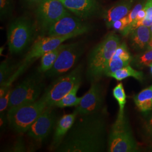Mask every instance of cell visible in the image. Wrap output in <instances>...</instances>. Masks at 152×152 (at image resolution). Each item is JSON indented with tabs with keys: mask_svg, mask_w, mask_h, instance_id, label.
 I'll use <instances>...</instances> for the list:
<instances>
[{
	"mask_svg": "<svg viewBox=\"0 0 152 152\" xmlns=\"http://www.w3.org/2000/svg\"><path fill=\"white\" fill-rule=\"evenodd\" d=\"M84 50V46L80 42L65 45L54 65L44 75L48 78H54L69 72L80 59Z\"/></svg>",
	"mask_w": 152,
	"mask_h": 152,
	"instance_id": "obj_9",
	"label": "cell"
},
{
	"mask_svg": "<svg viewBox=\"0 0 152 152\" xmlns=\"http://www.w3.org/2000/svg\"><path fill=\"white\" fill-rule=\"evenodd\" d=\"M103 90L98 81L91 83L89 90L83 96L80 103L76 107L78 115L90 114L103 110Z\"/></svg>",
	"mask_w": 152,
	"mask_h": 152,
	"instance_id": "obj_13",
	"label": "cell"
},
{
	"mask_svg": "<svg viewBox=\"0 0 152 152\" xmlns=\"http://www.w3.org/2000/svg\"><path fill=\"white\" fill-rule=\"evenodd\" d=\"M12 152H24L26 151V147L22 139H19L16 141L15 144L11 149Z\"/></svg>",
	"mask_w": 152,
	"mask_h": 152,
	"instance_id": "obj_31",
	"label": "cell"
},
{
	"mask_svg": "<svg viewBox=\"0 0 152 152\" xmlns=\"http://www.w3.org/2000/svg\"><path fill=\"white\" fill-rule=\"evenodd\" d=\"M146 10V16L142 22L141 26L150 27L152 25V0H148L145 7Z\"/></svg>",
	"mask_w": 152,
	"mask_h": 152,
	"instance_id": "obj_26",
	"label": "cell"
},
{
	"mask_svg": "<svg viewBox=\"0 0 152 152\" xmlns=\"http://www.w3.org/2000/svg\"><path fill=\"white\" fill-rule=\"evenodd\" d=\"M37 25L27 17H20L10 24L7 32V44L11 54H19L34 39Z\"/></svg>",
	"mask_w": 152,
	"mask_h": 152,
	"instance_id": "obj_4",
	"label": "cell"
},
{
	"mask_svg": "<svg viewBox=\"0 0 152 152\" xmlns=\"http://www.w3.org/2000/svg\"><path fill=\"white\" fill-rule=\"evenodd\" d=\"M110 77L117 81H122L129 77H134L139 81H141L143 79V73L135 70L130 65H129L115 71Z\"/></svg>",
	"mask_w": 152,
	"mask_h": 152,
	"instance_id": "obj_21",
	"label": "cell"
},
{
	"mask_svg": "<svg viewBox=\"0 0 152 152\" xmlns=\"http://www.w3.org/2000/svg\"><path fill=\"white\" fill-rule=\"evenodd\" d=\"M12 89V88H11V87H10L9 89L7 90V91L6 92L5 94L3 96L0 97V113H1V114H3L6 108H7L9 107Z\"/></svg>",
	"mask_w": 152,
	"mask_h": 152,
	"instance_id": "obj_27",
	"label": "cell"
},
{
	"mask_svg": "<svg viewBox=\"0 0 152 152\" xmlns=\"http://www.w3.org/2000/svg\"><path fill=\"white\" fill-rule=\"evenodd\" d=\"M108 152H133L137 149L127 118L118 113L110 129L108 139Z\"/></svg>",
	"mask_w": 152,
	"mask_h": 152,
	"instance_id": "obj_6",
	"label": "cell"
},
{
	"mask_svg": "<svg viewBox=\"0 0 152 152\" xmlns=\"http://www.w3.org/2000/svg\"><path fill=\"white\" fill-rule=\"evenodd\" d=\"M145 129L149 134H152V113L147 118V122H145Z\"/></svg>",
	"mask_w": 152,
	"mask_h": 152,
	"instance_id": "obj_33",
	"label": "cell"
},
{
	"mask_svg": "<svg viewBox=\"0 0 152 152\" xmlns=\"http://www.w3.org/2000/svg\"><path fill=\"white\" fill-rule=\"evenodd\" d=\"M131 6V2L124 1L112 7L104 16L107 25L112 27L113 23L127 16L130 11Z\"/></svg>",
	"mask_w": 152,
	"mask_h": 152,
	"instance_id": "obj_16",
	"label": "cell"
},
{
	"mask_svg": "<svg viewBox=\"0 0 152 152\" xmlns=\"http://www.w3.org/2000/svg\"><path fill=\"white\" fill-rule=\"evenodd\" d=\"M36 13L37 23L42 32H47L52 24L70 14L60 0H43L37 6Z\"/></svg>",
	"mask_w": 152,
	"mask_h": 152,
	"instance_id": "obj_10",
	"label": "cell"
},
{
	"mask_svg": "<svg viewBox=\"0 0 152 152\" xmlns=\"http://www.w3.org/2000/svg\"><path fill=\"white\" fill-rule=\"evenodd\" d=\"M149 47L152 49V40H151V41L149 43Z\"/></svg>",
	"mask_w": 152,
	"mask_h": 152,
	"instance_id": "obj_35",
	"label": "cell"
},
{
	"mask_svg": "<svg viewBox=\"0 0 152 152\" xmlns=\"http://www.w3.org/2000/svg\"><path fill=\"white\" fill-rule=\"evenodd\" d=\"M106 112L78 115L56 152H101L106 149Z\"/></svg>",
	"mask_w": 152,
	"mask_h": 152,
	"instance_id": "obj_1",
	"label": "cell"
},
{
	"mask_svg": "<svg viewBox=\"0 0 152 152\" xmlns=\"http://www.w3.org/2000/svg\"><path fill=\"white\" fill-rule=\"evenodd\" d=\"M149 136H150V138H151V140L152 141V134H149Z\"/></svg>",
	"mask_w": 152,
	"mask_h": 152,
	"instance_id": "obj_36",
	"label": "cell"
},
{
	"mask_svg": "<svg viewBox=\"0 0 152 152\" xmlns=\"http://www.w3.org/2000/svg\"><path fill=\"white\" fill-rule=\"evenodd\" d=\"M130 63V60H126L124 58L114 53L105 71L104 76L110 77L115 71L129 65Z\"/></svg>",
	"mask_w": 152,
	"mask_h": 152,
	"instance_id": "obj_22",
	"label": "cell"
},
{
	"mask_svg": "<svg viewBox=\"0 0 152 152\" xmlns=\"http://www.w3.org/2000/svg\"><path fill=\"white\" fill-rule=\"evenodd\" d=\"M120 44L119 37L110 33L92 50L87 59L86 76L88 81H98L104 76L109 62Z\"/></svg>",
	"mask_w": 152,
	"mask_h": 152,
	"instance_id": "obj_2",
	"label": "cell"
},
{
	"mask_svg": "<svg viewBox=\"0 0 152 152\" xmlns=\"http://www.w3.org/2000/svg\"><path fill=\"white\" fill-rule=\"evenodd\" d=\"M65 46V45L61 44L56 49L50 51L42 56L41 58L40 65L38 68V71L45 74L46 72L49 71L54 65L60 51Z\"/></svg>",
	"mask_w": 152,
	"mask_h": 152,
	"instance_id": "obj_18",
	"label": "cell"
},
{
	"mask_svg": "<svg viewBox=\"0 0 152 152\" xmlns=\"http://www.w3.org/2000/svg\"><path fill=\"white\" fill-rule=\"evenodd\" d=\"M139 64L142 65H149L152 63V50L144 53L139 59Z\"/></svg>",
	"mask_w": 152,
	"mask_h": 152,
	"instance_id": "obj_29",
	"label": "cell"
},
{
	"mask_svg": "<svg viewBox=\"0 0 152 152\" xmlns=\"http://www.w3.org/2000/svg\"><path fill=\"white\" fill-rule=\"evenodd\" d=\"M75 37H77L75 34H70L62 37L48 36L36 40L22 63L19 64L11 78L4 86H11L12 83L22 75L27 69L38 58H41L42 56L50 51L56 49L66 40Z\"/></svg>",
	"mask_w": 152,
	"mask_h": 152,
	"instance_id": "obj_7",
	"label": "cell"
},
{
	"mask_svg": "<svg viewBox=\"0 0 152 152\" xmlns=\"http://www.w3.org/2000/svg\"><path fill=\"white\" fill-rule=\"evenodd\" d=\"M44 75L39 71L33 73L12 88L8 108L38 100L45 87Z\"/></svg>",
	"mask_w": 152,
	"mask_h": 152,
	"instance_id": "obj_5",
	"label": "cell"
},
{
	"mask_svg": "<svg viewBox=\"0 0 152 152\" xmlns=\"http://www.w3.org/2000/svg\"><path fill=\"white\" fill-rule=\"evenodd\" d=\"M129 20L127 15L124 18L113 23L112 27L114 28L115 30L122 32L126 28L129 26Z\"/></svg>",
	"mask_w": 152,
	"mask_h": 152,
	"instance_id": "obj_28",
	"label": "cell"
},
{
	"mask_svg": "<svg viewBox=\"0 0 152 152\" xmlns=\"http://www.w3.org/2000/svg\"><path fill=\"white\" fill-rule=\"evenodd\" d=\"M151 34H152V25L151 26ZM151 40H152V39Z\"/></svg>",
	"mask_w": 152,
	"mask_h": 152,
	"instance_id": "obj_37",
	"label": "cell"
},
{
	"mask_svg": "<svg viewBox=\"0 0 152 152\" xmlns=\"http://www.w3.org/2000/svg\"><path fill=\"white\" fill-rule=\"evenodd\" d=\"M53 107L47 106L28 130V136L34 141H44L56 124V114Z\"/></svg>",
	"mask_w": 152,
	"mask_h": 152,
	"instance_id": "obj_11",
	"label": "cell"
},
{
	"mask_svg": "<svg viewBox=\"0 0 152 152\" xmlns=\"http://www.w3.org/2000/svg\"><path fill=\"white\" fill-rule=\"evenodd\" d=\"M14 65L7 59H5L1 63L0 65V86H2L6 84V83L11 78L14 74L15 69Z\"/></svg>",
	"mask_w": 152,
	"mask_h": 152,
	"instance_id": "obj_23",
	"label": "cell"
},
{
	"mask_svg": "<svg viewBox=\"0 0 152 152\" xmlns=\"http://www.w3.org/2000/svg\"><path fill=\"white\" fill-rule=\"evenodd\" d=\"M136 107L141 112H148L152 109V85L142 90L134 98Z\"/></svg>",
	"mask_w": 152,
	"mask_h": 152,
	"instance_id": "obj_17",
	"label": "cell"
},
{
	"mask_svg": "<svg viewBox=\"0 0 152 152\" xmlns=\"http://www.w3.org/2000/svg\"><path fill=\"white\" fill-rule=\"evenodd\" d=\"M90 27L81 19L71 15H65L49 28L47 33L50 37H62L70 34L77 36L88 32Z\"/></svg>",
	"mask_w": 152,
	"mask_h": 152,
	"instance_id": "obj_12",
	"label": "cell"
},
{
	"mask_svg": "<svg viewBox=\"0 0 152 152\" xmlns=\"http://www.w3.org/2000/svg\"><path fill=\"white\" fill-rule=\"evenodd\" d=\"M142 7V4H139L135 6L134 8L131 11H130V12L127 15L129 25L136 19V16L137 15L139 12L141 10Z\"/></svg>",
	"mask_w": 152,
	"mask_h": 152,
	"instance_id": "obj_30",
	"label": "cell"
},
{
	"mask_svg": "<svg viewBox=\"0 0 152 152\" xmlns=\"http://www.w3.org/2000/svg\"><path fill=\"white\" fill-rule=\"evenodd\" d=\"M151 151H152V148H151Z\"/></svg>",
	"mask_w": 152,
	"mask_h": 152,
	"instance_id": "obj_38",
	"label": "cell"
},
{
	"mask_svg": "<svg viewBox=\"0 0 152 152\" xmlns=\"http://www.w3.org/2000/svg\"><path fill=\"white\" fill-rule=\"evenodd\" d=\"M46 107V102L40 98L34 102L9 109L7 113L8 124L16 133H26Z\"/></svg>",
	"mask_w": 152,
	"mask_h": 152,
	"instance_id": "obj_3",
	"label": "cell"
},
{
	"mask_svg": "<svg viewBox=\"0 0 152 152\" xmlns=\"http://www.w3.org/2000/svg\"><path fill=\"white\" fill-rule=\"evenodd\" d=\"M81 83H78L72 88L71 91L68 92L65 96L57 102L54 107L63 108L65 107H77L80 103L82 97H77V94L80 87Z\"/></svg>",
	"mask_w": 152,
	"mask_h": 152,
	"instance_id": "obj_20",
	"label": "cell"
},
{
	"mask_svg": "<svg viewBox=\"0 0 152 152\" xmlns=\"http://www.w3.org/2000/svg\"><path fill=\"white\" fill-rule=\"evenodd\" d=\"M83 70V66L80 64L55 79L46 88L41 97L47 106L54 107L55 103L70 92L76 85L81 83Z\"/></svg>",
	"mask_w": 152,
	"mask_h": 152,
	"instance_id": "obj_8",
	"label": "cell"
},
{
	"mask_svg": "<svg viewBox=\"0 0 152 152\" xmlns=\"http://www.w3.org/2000/svg\"><path fill=\"white\" fill-rule=\"evenodd\" d=\"M150 67V70H151V73H152V63H151L150 65H149Z\"/></svg>",
	"mask_w": 152,
	"mask_h": 152,
	"instance_id": "obj_34",
	"label": "cell"
},
{
	"mask_svg": "<svg viewBox=\"0 0 152 152\" xmlns=\"http://www.w3.org/2000/svg\"><path fill=\"white\" fill-rule=\"evenodd\" d=\"M113 96L119 105L120 114H124L125 104L126 103V95L122 83H119L113 90Z\"/></svg>",
	"mask_w": 152,
	"mask_h": 152,
	"instance_id": "obj_24",
	"label": "cell"
},
{
	"mask_svg": "<svg viewBox=\"0 0 152 152\" xmlns=\"http://www.w3.org/2000/svg\"><path fill=\"white\" fill-rule=\"evenodd\" d=\"M65 7L81 18L92 16L98 10L95 0H60Z\"/></svg>",
	"mask_w": 152,
	"mask_h": 152,
	"instance_id": "obj_15",
	"label": "cell"
},
{
	"mask_svg": "<svg viewBox=\"0 0 152 152\" xmlns=\"http://www.w3.org/2000/svg\"><path fill=\"white\" fill-rule=\"evenodd\" d=\"M43 0H20L23 5L28 7H37Z\"/></svg>",
	"mask_w": 152,
	"mask_h": 152,
	"instance_id": "obj_32",
	"label": "cell"
},
{
	"mask_svg": "<svg viewBox=\"0 0 152 152\" xmlns=\"http://www.w3.org/2000/svg\"><path fill=\"white\" fill-rule=\"evenodd\" d=\"M132 41L134 45L140 49H143L151 38L149 28L144 26H140L132 31Z\"/></svg>",
	"mask_w": 152,
	"mask_h": 152,
	"instance_id": "obj_19",
	"label": "cell"
},
{
	"mask_svg": "<svg viewBox=\"0 0 152 152\" xmlns=\"http://www.w3.org/2000/svg\"><path fill=\"white\" fill-rule=\"evenodd\" d=\"M13 9L14 0H0V16L1 19L10 16Z\"/></svg>",
	"mask_w": 152,
	"mask_h": 152,
	"instance_id": "obj_25",
	"label": "cell"
},
{
	"mask_svg": "<svg viewBox=\"0 0 152 152\" xmlns=\"http://www.w3.org/2000/svg\"><path fill=\"white\" fill-rule=\"evenodd\" d=\"M78 113L75 110L73 113L63 115L56 122L50 150L55 151L64 139L68 132L73 125Z\"/></svg>",
	"mask_w": 152,
	"mask_h": 152,
	"instance_id": "obj_14",
	"label": "cell"
}]
</instances>
